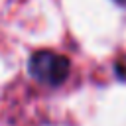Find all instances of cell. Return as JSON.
Listing matches in <instances>:
<instances>
[{"instance_id":"obj_1","label":"cell","mask_w":126,"mask_h":126,"mask_svg":"<svg viewBox=\"0 0 126 126\" xmlns=\"http://www.w3.org/2000/svg\"><path fill=\"white\" fill-rule=\"evenodd\" d=\"M28 71L35 81L49 85V87H57V85L65 83V79L69 77L71 61L61 53L41 49V51H35L30 57Z\"/></svg>"},{"instance_id":"obj_2","label":"cell","mask_w":126,"mask_h":126,"mask_svg":"<svg viewBox=\"0 0 126 126\" xmlns=\"http://www.w3.org/2000/svg\"><path fill=\"white\" fill-rule=\"evenodd\" d=\"M114 2H116V4H120V6H124V8H126V0H114Z\"/></svg>"}]
</instances>
